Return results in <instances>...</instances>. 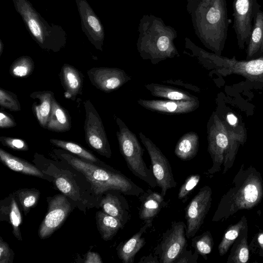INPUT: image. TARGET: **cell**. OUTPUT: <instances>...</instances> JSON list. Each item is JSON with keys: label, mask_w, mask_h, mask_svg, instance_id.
<instances>
[{"label": "cell", "mask_w": 263, "mask_h": 263, "mask_svg": "<svg viewBox=\"0 0 263 263\" xmlns=\"http://www.w3.org/2000/svg\"><path fill=\"white\" fill-rule=\"evenodd\" d=\"M187 11L200 42L214 53L221 55L229 25L227 1L198 0Z\"/></svg>", "instance_id": "1"}, {"label": "cell", "mask_w": 263, "mask_h": 263, "mask_svg": "<svg viewBox=\"0 0 263 263\" xmlns=\"http://www.w3.org/2000/svg\"><path fill=\"white\" fill-rule=\"evenodd\" d=\"M263 197V181L260 174L252 166L242 164L228 191L221 197L213 217V222L227 220L241 210L250 209Z\"/></svg>", "instance_id": "2"}, {"label": "cell", "mask_w": 263, "mask_h": 263, "mask_svg": "<svg viewBox=\"0 0 263 263\" xmlns=\"http://www.w3.org/2000/svg\"><path fill=\"white\" fill-rule=\"evenodd\" d=\"M138 31L137 48L143 60L157 64L167 59L179 56L174 42L177 32L161 18L152 14L143 15Z\"/></svg>", "instance_id": "3"}, {"label": "cell", "mask_w": 263, "mask_h": 263, "mask_svg": "<svg viewBox=\"0 0 263 263\" xmlns=\"http://www.w3.org/2000/svg\"><path fill=\"white\" fill-rule=\"evenodd\" d=\"M61 156L85 176L97 195L115 190L126 195L139 197L144 192L130 179L111 167H101L68 154L63 153Z\"/></svg>", "instance_id": "4"}, {"label": "cell", "mask_w": 263, "mask_h": 263, "mask_svg": "<svg viewBox=\"0 0 263 263\" xmlns=\"http://www.w3.org/2000/svg\"><path fill=\"white\" fill-rule=\"evenodd\" d=\"M185 45L204 66L214 69L220 76L238 74L253 84L263 86V55L256 59L239 61L234 56L230 59L209 52L196 46L187 37L185 38Z\"/></svg>", "instance_id": "5"}, {"label": "cell", "mask_w": 263, "mask_h": 263, "mask_svg": "<svg viewBox=\"0 0 263 263\" xmlns=\"http://www.w3.org/2000/svg\"><path fill=\"white\" fill-rule=\"evenodd\" d=\"M12 2L29 34L42 49L57 52L65 46L67 35L61 26L48 23L29 0Z\"/></svg>", "instance_id": "6"}, {"label": "cell", "mask_w": 263, "mask_h": 263, "mask_svg": "<svg viewBox=\"0 0 263 263\" xmlns=\"http://www.w3.org/2000/svg\"><path fill=\"white\" fill-rule=\"evenodd\" d=\"M116 122L119 127L117 136L120 151L128 169L135 176L155 187L157 185L156 179L143 160L144 149L136 136L120 118L116 117Z\"/></svg>", "instance_id": "7"}, {"label": "cell", "mask_w": 263, "mask_h": 263, "mask_svg": "<svg viewBox=\"0 0 263 263\" xmlns=\"http://www.w3.org/2000/svg\"><path fill=\"white\" fill-rule=\"evenodd\" d=\"M207 134L208 150L213 162L208 173L214 174L221 170L229 143L227 126L215 112H213L208 123Z\"/></svg>", "instance_id": "8"}, {"label": "cell", "mask_w": 263, "mask_h": 263, "mask_svg": "<svg viewBox=\"0 0 263 263\" xmlns=\"http://www.w3.org/2000/svg\"><path fill=\"white\" fill-rule=\"evenodd\" d=\"M186 229L184 222L173 221L171 227L163 233L161 241L154 249L160 263H174L186 249Z\"/></svg>", "instance_id": "9"}, {"label": "cell", "mask_w": 263, "mask_h": 263, "mask_svg": "<svg viewBox=\"0 0 263 263\" xmlns=\"http://www.w3.org/2000/svg\"><path fill=\"white\" fill-rule=\"evenodd\" d=\"M85 140L88 145L100 155L108 158L111 151L102 120L89 100L84 102Z\"/></svg>", "instance_id": "10"}, {"label": "cell", "mask_w": 263, "mask_h": 263, "mask_svg": "<svg viewBox=\"0 0 263 263\" xmlns=\"http://www.w3.org/2000/svg\"><path fill=\"white\" fill-rule=\"evenodd\" d=\"M139 136L149 154L153 173L157 185L161 189L160 194L164 197L168 190L177 185L170 163L159 148L149 138L141 132L139 133Z\"/></svg>", "instance_id": "11"}, {"label": "cell", "mask_w": 263, "mask_h": 263, "mask_svg": "<svg viewBox=\"0 0 263 263\" xmlns=\"http://www.w3.org/2000/svg\"><path fill=\"white\" fill-rule=\"evenodd\" d=\"M212 191L208 185L201 187L185 209L186 237L192 238L200 229L210 210Z\"/></svg>", "instance_id": "12"}, {"label": "cell", "mask_w": 263, "mask_h": 263, "mask_svg": "<svg viewBox=\"0 0 263 263\" xmlns=\"http://www.w3.org/2000/svg\"><path fill=\"white\" fill-rule=\"evenodd\" d=\"M259 8L257 0H233V10L234 29L237 44L240 49L249 41L252 29V21Z\"/></svg>", "instance_id": "13"}, {"label": "cell", "mask_w": 263, "mask_h": 263, "mask_svg": "<svg viewBox=\"0 0 263 263\" xmlns=\"http://www.w3.org/2000/svg\"><path fill=\"white\" fill-rule=\"evenodd\" d=\"M71 211L67 198L59 194L48 200V211L39 229L41 239L51 236L64 222Z\"/></svg>", "instance_id": "14"}, {"label": "cell", "mask_w": 263, "mask_h": 263, "mask_svg": "<svg viewBox=\"0 0 263 263\" xmlns=\"http://www.w3.org/2000/svg\"><path fill=\"white\" fill-rule=\"evenodd\" d=\"M81 19V29L95 47L103 51L104 27L99 17L86 0H75Z\"/></svg>", "instance_id": "15"}, {"label": "cell", "mask_w": 263, "mask_h": 263, "mask_svg": "<svg viewBox=\"0 0 263 263\" xmlns=\"http://www.w3.org/2000/svg\"><path fill=\"white\" fill-rule=\"evenodd\" d=\"M87 74L92 85L106 92L119 89L131 80L125 71L117 68H93L88 70Z\"/></svg>", "instance_id": "16"}, {"label": "cell", "mask_w": 263, "mask_h": 263, "mask_svg": "<svg viewBox=\"0 0 263 263\" xmlns=\"http://www.w3.org/2000/svg\"><path fill=\"white\" fill-rule=\"evenodd\" d=\"M138 103L152 111L166 115H178L192 112L199 106L198 101L138 99Z\"/></svg>", "instance_id": "17"}, {"label": "cell", "mask_w": 263, "mask_h": 263, "mask_svg": "<svg viewBox=\"0 0 263 263\" xmlns=\"http://www.w3.org/2000/svg\"><path fill=\"white\" fill-rule=\"evenodd\" d=\"M138 197L141 202L139 212V218L152 227L154 218L161 209L166 205L164 197L161 194L149 189Z\"/></svg>", "instance_id": "18"}, {"label": "cell", "mask_w": 263, "mask_h": 263, "mask_svg": "<svg viewBox=\"0 0 263 263\" xmlns=\"http://www.w3.org/2000/svg\"><path fill=\"white\" fill-rule=\"evenodd\" d=\"M14 194H10L0 203V220L9 222L12 227V233L15 238L22 240L20 226L22 222V215Z\"/></svg>", "instance_id": "19"}, {"label": "cell", "mask_w": 263, "mask_h": 263, "mask_svg": "<svg viewBox=\"0 0 263 263\" xmlns=\"http://www.w3.org/2000/svg\"><path fill=\"white\" fill-rule=\"evenodd\" d=\"M150 227L149 224L145 223L138 232L128 240L120 242L117 246V255L123 263L134 262L136 254L146 243L145 238L142 236Z\"/></svg>", "instance_id": "20"}, {"label": "cell", "mask_w": 263, "mask_h": 263, "mask_svg": "<svg viewBox=\"0 0 263 263\" xmlns=\"http://www.w3.org/2000/svg\"><path fill=\"white\" fill-rule=\"evenodd\" d=\"M100 205L103 212L118 219L124 226L130 219L129 205L119 194H107L101 200Z\"/></svg>", "instance_id": "21"}, {"label": "cell", "mask_w": 263, "mask_h": 263, "mask_svg": "<svg viewBox=\"0 0 263 263\" xmlns=\"http://www.w3.org/2000/svg\"><path fill=\"white\" fill-rule=\"evenodd\" d=\"M225 124L228 132L229 143L224 156L223 174L232 167L240 145L243 144L247 138L246 130L242 124L236 127Z\"/></svg>", "instance_id": "22"}, {"label": "cell", "mask_w": 263, "mask_h": 263, "mask_svg": "<svg viewBox=\"0 0 263 263\" xmlns=\"http://www.w3.org/2000/svg\"><path fill=\"white\" fill-rule=\"evenodd\" d=\"M53 96V92L50 91H35L30 95L34 100L32 104L33 111L44 128H46L50 116Z\"/></svg>", "instance_id": "23"}, {"label": "cell", "mask_w": 263, "mask_h": 263, "mask_svg": "<svg viewBox=\"0 0 263 263\" xmlns=\"http://www.w3.org/2000/svg\"><path fill=\"white\" fill-rule=\"evenodd\" d=\"M61 73L65 96L74 100L82 88V75L74 67L67 64L63 66Z\"/></svg>", "instance_id": "24"}, {"label": "cell", "mask_w": 263, "mask_h": 263, "mask_svg": "<svg viewBox=\"0 0 263 263\" xmlns=\"http://www.w3.org/2000/svg\"><path fill=\"white\" fill-rule=\"evenodd\" d=\"M263 42V12L258 8L253 18V24L247 50V60L259 55Z\"/></svg>", "instance_id": "25"}, {"label": "cell", "mask_w": 263, "mask_h": 263, "mask_svg": "<svg viewBox=\"0 0 263 263\" xmlns=\"http://www.w3.org/2000/svg\"><path fill=\"white\" fill-rule=\"evenodd\" d=\"M199 145V137L194 132L184 134L177 141L174 153L180 159L190 160L194 158L198 152Z\"/></svg>", "instance_id": "26"}, {"label": "cell", "mask_w": 263, "mask_h": 263, "mask_svg": "<svg viewBox=\"0 0 263 263\" xmlns=\"http://www.w3.org/2000/svg\"><path fill=\"white\" fill-rule=\"evenodd\" d=\"M151 94L157 97L175 101H198V98L188 92L172 86L157 83L145 85Z\"/></svg>", "instance_id": "27"}, {"label": "cell", "mask_w": 263, "mask_h": 263, "mask_svg": "<svg viewBox=\"0 0 263 263\" xmlns=\"http://www.w3.org/2000/svg\"><path fill=\"white\" fill-rule=\"evenodd\" d=\"M0 159L10 169L24 174L43 178L44 175L30 163L0 149Z\"/></svg>", "instance_id": "28"}, {"label": "cell", "mask_w": 263, "mask_h": 263, "mask_svg": "<svg viewBox=\"0 0 263 263\" xmlns=\"http://www.w3.org/2000/svg\"><path fill=\"white\" fill-rule=\"evenodd\" d=\"M70 128L71 123L68 115L53 98L46 128L56 132H64Z\"/></svg>", "instance_id": "29"}, {"label": "cell", "mask_w": 263, "mask_h": 263, "mask_svg": "<svg viewBox=\"0 0 263 263\" xmlns=\"http://www.w3.org/2000/svg\"><path fill=\"white\" fill-rule=\"evenodd\" d=\"M96 217L98 230L105 241L111 239L124 226L118 219L102 211L96 213Z\"/></svg>", "instance_id": "30"}, {"label": "cell", "mask_w": 263, "mask_h": 263, "mask_svg": "<svg viewBox=\"0 0 263 263\" xmlns=\"http://www.w3.org/2000/svg\"><path fill=\"white\" fill-rule=\"evenodd\" d=\"M247 228V222L245 216L236 223L229 227L218 247L220 256H223L228 252L232 245Z\"/></svg>", "instance_id": "31"}, {"label": "cell", "mask_w": 263, "mask_h": 263, "mask_svg": "<svg viewBox=\"0 0 263 263\" xmlns=\"http://www.w3.org/2000/svg\"><path fill=\"white\" fill-rule=\"evenodd\" d=\"M213 245V238L209 231L192 238L191 246L195 249V252L205 260L207 259V255L212 251Z\"/></svg>", "instance_id": "32"}, {"label": "cell", "mask_w": 263, "mask_h": 263, "mask_svg": "<svg viewBox=\"0 0 263 263\" xmlns=\"http://www.w3.org/2000/svg\"><path fill=\"white\" fill-rule=\"evenodd\" d=\"M14 194L20 203L24 214L27 215L37 204L40 193L35 189H23L17 191Z\"/></svg>", "instance_id": "33"}, {"label": "cell", "mask_w": 263, "mask_h": 263, "mask_svg": "<svg viewBox=\"0 0 263 263\" xmlns=\"http://www.w3.org/2000/svg\"><path fill=\"white\" fill-rule=\"evenodd\" d=\"M50 142L56 146L74 154L85 160L91 162H100L93 155L74 143L55 139H50Z\"/></svg>", "instance_id": "34"}, {"label": "cell", "mask_w": 263, "mask_h": 263, "mask_svg": "<svg viewBox=\"0 0 263 263\" xmlns=\"http://www.w3.org/2000/svg\"><path fill=\"white\" fill-rule=\"evenodd\" d=\"M34 67V62L30 57L22 56L15 60L11 64L10 73L14 77H26L32 73Z\"/></svg>", "instance_id": "35"}, {"label": "cell", "mask_w": 263, "mask_h": 263, "mask_svg": "<svg viewBox=\"0 0 263 263\" xmlns=\"http://www.w3.org/2000/svg\"><path fill=\"white\" fill-rule=\"evenodd\" d=\"M249 258V250L247 235L242 237L236 246L234 251L228 257L227 262L245 263Z\"/></svg>", "instance_id": "36"}, {"label": "cell", "mask_w": 263, "mask_h": 263, "mask_svg": "<svg viewBox=\"0 0 263 263\" xmlns=\"http://www.w3.org/2000/svg\"><path fill=\"white\" fill-rule=\"evenodd\" d=\"M201 176L199 174L189 176L180 187L178 194L179 199L185 202L193 190L197 186L200 180Z\"/></svg>", "instance_id": "37"}, {"label": "cell", "mask_w": 263, "mask_h": 263, "mask_svg": "<svg viewBox=\"0 0 263 263\" xmlns=\"http://www.w3.org/2000/svg\"><path fill=\"white\" fill-rule=\"evenodd\" d=\"M0 105L11 111L21 110V105L16 95L13 93L0 89Z\"/></svg>", "instance_id": "38"}, {"label": "cell", "mask_w": 263, "mask_h": 263, "mask_svg": "<svg viewBox=\"0 0 263 263\" xmlns=\"http://www.w3.org/2000/svg\"><path fill=\"white\" fill-rule=\"evenodd\" d=\"M55 183L58 189L66 195L74 199L76 192L67 178L59 176L55 178Z\"/></svg>", "instance_id": "39"}, {"label": "cell", "mask_w": 263, "mask_h": 263, "mask_svg": "<svg viewBox=\"0 0 263 263\" xmlns=\"http://www.w3.org/2000/svg\"><path fill=\"white\" fill-rule=\"evenodd\" d=\"M0 141L4 145L14 150L25 151L29 148L26 142L20 139L1 137Z\"/></svg>", "instance_id": "40"}, {"label": "cell", "mask_w": 263, "mask_h": 263, "mask_svg": "<svg viewBox=\"0 0 263 263\" xmlns=\"http://www.w3.org/2000/svg\"><path fill=\"white\" fill-rule=\"evenodd\" d=\"M14 253L8 244L0 237V263H11Z\"/></svg>", "instance_id": "41"}, {"label": "cell", "mask_w": 263, "mask_h": 263, "mask_svg": "<svg viewBox=\"0 0 263 263\" xmlns=\"http://www.w3.org/2000/svg\"><path fill=\"white\" fill-rule=\"evenodd\" d=\"M198 256L199 254L196 252L193 254L191 250L186 249L175 260L174 263H197Z\"/></svg>", "instance_id": "42"}, {"label": "cell", "mask_w": 263, "mask_h": 263, "mask_svg": "<svg viewBox=\"0 0 263 263\" xmlns=\"http://www.w3.org/2000/svg\"><path fill=\"white\" fill-rule=\"evenodd\" d=\"M16 125L14 121L5 112H0V127L6 128L14 127Z\"/></svg>", "instance_id": "43"}, {"label": "cell", "mask_w": 263, "mask_h": 263, "mask_svg": "<svg viewBox=\"0 0 263 263\" xmlns=\"http://www.w3.org/2000/svg\"><path fill=\"white\" fill-rule=\"evenodd\" d=\"M223 121L227 125L233 127H236L240 125L237 117L233 112H228Z\"/></svg>", "instance_id": "44"}, {"label": "cell", "mask_w": 263, "mask_h": 263, "mask_svg": "<svg viewBox=\"0 0 263 263\" xmlns=\"http://www.w3.org/2000/svg\"><path fill=\"white\" fill-rule=\"evenodd\" d=\"M102 262L99 254L93 252H88L84 260L85 263H102Z\"/></svg>", "instance_id": "45"}, {"label": "cell", "mask_w": 263, "mask_h": 263, "mask_svg": "<svg viewBox=\"0 0 263 263\" xmlns=\"http://www.w3.org/2000/svg\"><path fill=\"white\" fill-rule=\"evenodd\" d=\"M138 263H160L158 257L156 255L150 254L147 256L141 257Z\"/></svg>", "instance_id": "46"}, {"label": "cell", "mask_w": 263, "mask_h": 263, "mask_svg": "<svg viewBox=\"0 0 263 263\" xmlns=\"http://www.w3.org/2000/svg\"><path fill=\"white\" fill-rule=\"evenodd\" d=\"M257 241H258L259 246L261 247V248L263 250V232L258 234V237H257Z\"/></svg>", "instance_id": "47"}, {"label": "cell", "mask_w": 263, "mask_h": 263, "mask_svg": "<svg viewBox=\"0 0 263 263\" xmlns=\"http://www.w3.org/2000/svg\"><path fill=\"white\" fill-rule=\"evenodd\" d=\"M198 0H186V10H189L191 7H192Z\"/></svg>", "instance_id": "48"}, {"label": "cell", "mask_w": 263, "mask_h": 263, "mask_svg": "<svg viewBox=\"0 0 263 263\" xmlns=\"http://www.w3.org/2000/svg\"><path fill=\"white\" fill-rule=\"evenodd\" d=\"M4 48V44L2 40L0 39V56L2 55Z\"/></svg>", "instance_id": "49"}, {"label": "cell", "mask_w": 263, "mask_h": 263, "mask_svg": "<svg viewBox=\"0 0 263 263\" xmlns=\"http://www.w3.org/2000/svg\"><path fill=\"white\" fill-rule=\"evenodd\" d=\"M262 54H263V42H262V45L261 46L260 51H259V55H261Z\"/></svg>", "instance_id": "50"}]
</instances>
